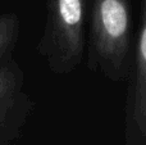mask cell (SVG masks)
Returning <instances> with one entry per match:
<instances>
[{
  "label": "cell",
  "instance_id": "6da1fadb",
  "mask_svg": "<svg viewBox=\"0 0 146 145\" xmlns=\"http://www.w3.org/2000/svg\"><path fill=\"white\" fill-rule=\"evenodd\" d=\"M132 18L128 0H91L88 63L121 82L131 68Z\"/></svg>",
  "mask_w": 146,
  "mask_h": 145
},
{
  "label": "cell",
  "instance_id": "5b68a950",
  "mask_svg": "<svg viewBox=\"0 0 146 145\" xmlns=\"http://www.w3.org/2000/svg\"><path fill=\"white\" fill-rule=\"evenodd\" d=\"M19 30L21 22L15 13L0 14V64L13 57Z\"/></svg>",
  "mask_w": 146,
  "mask_h": 145
},
{
  "label": "cell",
  "instance_id": "7a4b0ae2",
  "mask_svg": "<svg viewBox=\"0 0 146 145\" xmlns=\"http://www.w3.org/2000/svg\"><path fill=\"white\" fill-rule=\"evenodd\" d=\"M85 23L86 0H49L46 22L36 50L53 73L68 74L82 63Z\"/></svg>",
  "mask_w": 146,
  "mask_h": 145
},
{
  "label": "cell",
  "instance_id": "3957f363",
  "mask_svg": "<svg viewBox=\"0 0 146 145\" xmlns=\"http://www.w3.org/2000/svg\"><path fill=\"white\" fill-rule=\"evenodd\" d=\"M33 105L25 72L12 57L0 64V145H12L22 135Z\"/></svg>",
  "mask_w": 146,
  "mask_h": 145
},
{
  "label": "cell",
  "instance_id": "277c9868",
  "mask_svg": "<svg viewBox=\"0 0 146 145\" xmlns=\"http://www.w3.org/2000/svg\"><path fill=\"white\" fill-rule=\"evenodd\" d=\"M133 117L141 135L146 134V17L142 5L135 44Z\"/></svg>",
  "mask_w": 146,
  "mask_h": 145
}]
</instances>
